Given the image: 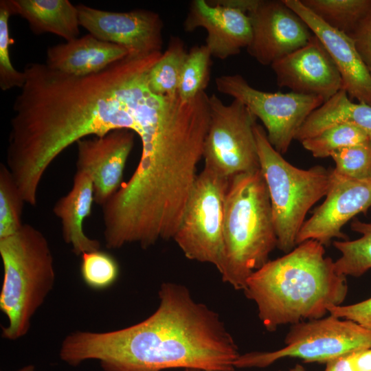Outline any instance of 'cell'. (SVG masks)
Segmentation results:
<instances>
[{
  "instance_id": "33",
  "label": "cell",
  "mask_w": 371,
  "mask_h": 371,
  "mask_svg": "<svg viewBox=\"0 0 371 371\" xmlns=\"http://www.w3.org/2000/svg\"><path fill=\"white\" fill-rule=\"evenodd\" d=\"M324 371H355L350 353L328 361Z\"/></svg>"
},
{
  "instance_id": "13",
  "label": "cell",
  "mask_w": 371,
  "mask_h": 371,
  "mask_svg": "<svg viewBox=\"0 0 371 371\" xmlns=\"http://www.w3.org/2000/svg\"><path fill=\"white\" fill-rule=\"evenodd\" d=\"M278 87L322 98L324 102L343 89L341 76L326 49L314 34L304 47L271 65Z\"/></svg>"
},
{
  "instance_id": "6",
  "label": "cell",
  "mask_w": 371,
  "mask_h": 371,
  "mask_svg": "<svg viewBox=\"0 0 371 371\" xmlns=\"http://www.w3.org/2000/svg\"><path fill=\"white\" fill-rule=\"evenodd\" d=\"M285 346L271 352L240 355L235 368H265L285 357L305 362L327 363L351 352L371 347V330L349 319L329 315L293 324Z\"/></svg>"
},
{
  "instance_id": "20",
  "label": "cell",
  "mask_w": 371,
  "mask_h": 371,
  "mask_svg": "<svg viewBox=\"0 0 371 371\" xmlns=\"http://www.w3.org/2000/svg\"><path fill=\"white\" fill-rule=\"evenodd\" d=\"M339 124L357 126L371 136V105L352 102L346 91L341 89L308 116L295 139L301 142Z\"/></svg>"
},
{
  "instance_id": "15",
  "label": "cell",
  "mask_w": 371,
  "mask_h": 371,
  "mask_svg": "<svg viewBox=\"0 0 371 371\" xmlns=\"http://www.w3.org/2000/svg\"><path fill=\"white\" fill-rule=\"evenodd\" d=\"M183 27L186 32L205 29V45L212 56L221 60L239 54L243 48L249 46L252 38L248 15L218 0L191 1Z\"/></svg>"
},
{
  "instance_id": "17",
  "label": "cell",
  "mask_w": 371,
  "mask_h": 371,
  "mask_svg": "<svg viewBox=\"0 0 371 371\" xmlns=\"http://www.w3.org/2000/svg\"><path fill=\"white\" fill-rule=\"evenodd\" d=\"M128 54L126 49L89 33L49 47L45 64L58 71L80 77L98 73Z\"/></svg>"
},
{
  "instance_id": "25",
  "label": "cell",
  "mask_w": 371,
  "mask_h": 371,
  "mask_svg": "<svg viewBox=\"0 0 371 371\" xmlns=\"http://www.w3.org/2000/svg\"><path fill=\"white\" fill-rule=\"evenodd\" d=\"M211 56L205 45H195L188 52L178 89L182 101L190 102L205 91L210 80Z\"/></svg>"
},
{
  "instance_id": "11",
  "label": "cell",
  "mask_w": 371,
  "mask_h": 371,
  "mask_svg": "<svg viewBox=\"0 0 371 371\" xmlns=\"http://www.w3.org/2000/svg\"><path fill=\"white\" fill-rule=\"evenodd\" d=\"M76 7L80 25L97 38L126 49L128 55L161 52L164 24L157 13L142 9L109 12L83 4Z\"/></svg>"
},
{
  "instance_id": "7",
  "label": "cell",
  "mask_w": 371,
  "mask_h": 371,
  "mask_svg": "<svg viewBox=\"0 0 371 371\" xmlns=\"http://www.w3.org/2000/svg\"><path fill=\"white\" fill-rule=\"evenodd\" d=\"M229 179L204 167L190 190L173 240L185 256L219 271L224 256L223 215Z\"/></svg>"
},
{
  "instance_id": "19",
  "label": "cell",
  "mask_w": 371,
  "mask_h": 371,
  "mask_svg": "<svg viewBox=\"0 0 371 371\" xmlns=\"http://www.w3.org/2000/svg\"><path fill=\"white\" fill-rule=\"evenodd\" d=\"M12 14L25 19L36 35L52 33L66 42L78 38L79 18L76 6L68 0H6Z\"/></svg>"
},
{
  "instance_id": "29",
  "label": "cell",
  "mask_w": 371,
  "mask_h": 371,
  "mask_svg": "<svg viewBox=\"0 0 371 371\" xmlns=\"http://www.w3.org/2000/svg\"><path fill=\"white\" fill-rule=\"evenodd\" d=\"M337 173L352 179H371V140L347 147L334 153Z\"/></svg>"
},
{
  "instance_id": "2",
  "label": "cell",
  "mask_w": 371,
  "mask_h": 371,
  "mask_svg": "<svg viewBox=\"0 0 371 371\" xmlns=\"http://www.w3.org/2000/svg\"><path fill=\"white\" fill-rule=\"evenodd\" d=\"M324 254L320 243L306 240L284 256L269 260L247 278L243 291L256 303L267 330L324 317L330 307L344 301L346 277Z\"/></svg>"
},
{
  "instance_id": "5",
  "label": "cell",
  "mask_w": 371,
  "mask_h": 371,
  "mask_svg": "<svg viewBox=\"0 0 371 371\" xmlns=\"http://www.w3.org/2000/svg\"><path fill=\"white\" fill-rule=\"evenodd\" d=\"M254 134L260 170L269 190L277 247L288 253L297 245L307 212L326 196L330 170L322 166L297 168L272 146L264 127L256 123Z\"/></svg>"
},
{
  "instance_id": "1",
  "label": "cell",
  "mask_w": 371,
  "mask_h": 371,
  "mask_svg": "<svg viewBox=\"0 0 371 371\" xmlns=\"http://www.w3.org/2000/svg\"><path fill=\"white\" fill-rule=\"evenodd\" d=\"M159 297L157 309L139 323L108 332L68 335L60 359L71 366L98 360L105 371H234L240 355L216 312L196 302L181 284L163 283Z\"/></svg>"
},
{
  "instance_id": "18",
  "label": "cell",
  "mask_w": 371,
  "mask_h": 371,
  "mask_svg": "<svg viewBox=\"0 0 371 371\" xmlns=\"http://www.w3.org/2000/svg\"><path fill=\"white\" fill-rule=\"evenodd\" d=\"M93 202L91 177L85 172L76 170L71 189L53 207L54 214L60 220L63 240L71 245L77 256L100 249V242L90 238L83 231L82 224L91 215Z\"/></svg>"
},
{
  "instance_id": "23",
  "label": "cell",
  "mask_w": 371,
  "mask_h": 371,
  "mask_svg": "<svg viewBox=\"0 0 371 371\" xmlns=\"http://www.w3.org/2000/svg\"><path fill=\"white\" fill-rule=\"evenodd\" d=\"M351 228L361 236L353 240L333 242L334 247L341 254L335 261V267L339 274L346 277H359L371 269V223L356 219L352 223Z\"/></svg>"
},
{
  "instance_id": "9",
  "label": "cell",
  "mask_w": 371,
  "mask_h": 371,
  "mask_svg": "<svg viewBox=\"0 0 371 371\" xmlns=\"http://www.w3.org/2000/svg\"><path fill=\"white\" fill-rule=\"evenodd\" d=\"M215 84L218 92L241 102L262 122L269 142L281 155L308 116L324 102L314 95L258 90L240 74L222 75Z\"/></svg>"
},
{
  "instance_id": "8",
  "label": "cell",
  "mask_w": 371,
  "mask_h": 371,
  "mask_svg": "<svg viewBox=\"0 0 371 371\" xmlns=\"http://www.w3.org/2000/svg\"><path fill=\"white\" fill-rule=\"evenodd\" d=\"M210 109L204 167L228 179L260 169L254 134L256 116L239 100L225 104L215 94L210 96Z\"/></svg>"
},
{
  "instance_id": "3",
  "label": "cell",
  "mask_w": 371,
  "mask_h": 371,
  "mask_svg": "<svg viewBox=\"0 0 371 371\" xmlns=\"http://www.w3.org/2000/svg\"><path fill=\"white\" fill-rule=\"evenodd\" d=\"M224 282L244 290L247 278L277 247L268 188L260 169L229 179L223 215Z\"/></svg>"
},
{
  "instance_id": "28",
  "label": "cell",
  "mask_w": 371,
  "mask_h": 371,
  "mask_svg": "<svg viewBox=\"0 0 371 371\" xmlns=\"http://www.w3.org/2000/svg\"><path fill=\"white\" fill-rule=\"evenodd\" d=\"M12 15L6 0L0 1V88L8 91L22 88L25 82V74L17 71L10 56V46L14 43L10 38L9 19Z\"/></svg>"
},
{
  "instance_id": "36",
  "label": "cell",
  "mask_w": 371,
  "mask_h": 371,
  "mask_svg": "<svg viewBox=\"0 0 371 371\" xmlns=\"http://www.w3.org/2000/svg\"><path fill=\"white\" fill-rule=\"evenodd\" d=\"M184 371H203V370H199V369H196V368H186L184 369Z\"/></svg>"
},
{
  "instance_id": "4",
  "label": "cell",
  "mask_w": 371,
  "mask_h": 371,
  "mask_svg": "<svg viewBox=\"0 0 371 371\" xmlns=\"http://www.w3.org/2000/svg\"><path fill=\"white\" fill-rule=\"evenodd\" d=\"M0 256L3 268L0 309L8 321L1 335L16 340L27 334L32 316L54 286V257L45 235L27 223L0 238Z\"/></svg>"
},
{
  "instance_id": "21",
  "label": "cell",
  "mask_w": 371,
  "mask_h": 371,
  "mask_svg": "<svg viewBox=\"0 0 371 371\" xmlns=\"http://www.w3.org/2000/svg\"><path fill=\"white\" fill-rule=\"evenodd\" d=\"M330 27L350 36L371 8V0H300Z\"/></svg>"
},
{
  "instance_id": "14",
  "label": "cell",
  "mask_w": 371,
  "mask_h": 371,
  "mask_svg": "<svg viewBox=\"0 0 371 371\" xmlns=\"http://www.w3.org/2000/svg\"><path fill=\"white\" fill-rule=\"evenodd\" d=\"M135 133L116 129L102 137L82 138L77 145L76 168L88 173L94 189V202L102 206L122 186Z\"/></svg>"
},
{
  "instance_id": "16",
  "label": "cell",
  "mask_w": 371,
  "mask_h": 371,
  "mask_svg": "<svg viewBox=\"0 0 371 371\" xmlns=\"http://www.w3.org/2000/svg\"><path fill=\"white\" fill-rule=\"evenodd\" d=\"M308 26L322 43L335 63L350 98L371 105V76L349 35L321 20L300 0H283Z\"/></svg>"
},
{
  "instance_id": "37",
  "label": "cell",
  "mask_w": 371,
  "mask_h": 371,
  "mask_svg": "<svg viewBox=\"0 0 371 371\" xmlns=\"http://www.w3.org/2000/svg\"><path fill=\"white\" fill-rule=\"evenodd\" d=\"M207 371H216V370H207Z\"/></svg>"
},
{
  "instance_id": "26",
  "label": "cell",
  "mask_w": 371,
  "mask_h": 371,
  "mask_svg": "<svg viewBox=\"0 0 371 371\" xmlns=\"http://www.w3.org/2000/svg\"><path fill=\"white\" fill-rule=\"evenodd\" d=\"M25 203L5 164H0V238L17 232L23 226L21 215Z\"/></svg>"
},
{
  "instance_id": "30",
  "label": "cell",
  "mask_w": 371,
  "mask_h": 371,
  "mask_svg": "<svg viewBox=\"0 0 371 371\" xmlns=\"http://www.w3.org/2000/svg\"><path fill=\"white\" fill-rule=\"evenodd\" d=\"M328 313L341 319L352 320L371 330V297L350 305L332 306Z\"/></svg>"
},
{
  "instance_id": "24",
  "label": "cell",
  "mask_w": 371,
  "mask_h": 371,
  "mask_svg": "<svg viewBox=\"0 0 371 371\" xmlns=\"http://www.w3.org/2000/svg\"><path fill=\"white\" fill-rule=\"evenodd\" d=\"M371 136L363 129L350 124L331 126L318 135L301 142L316 158H326L343 148L365 143Z\"/></svg>"
},
{
  "instance_id": "12",
  "label": "cell",
  "mask_w": 371,
  "mask_h": 371,
  "mask_svg": "<svg viewBox=\"0 0 371 371\" xmlns=\"http://www.w3.org/2000/svg\"><path fill=\"white\" fill-rule=\"evenodd\" d=\"M325 196L324 202L304 223L297 236V245L314 240L324 246L335 238L346 240L341 231L344 225L371 207V179H352L333 169Z\"/></svg>"
},
{
  "instance_id": "27",
  "label": "cell",
  "mask_w": 371,
  "mask_h": 371,
  "mask_svg": "<svg viewBox=\"0 0 371 371\" xmlns=\"http://www.w3.org/2000/svg\"><path fill=\"white\" fill-rule=\"evenodd\" d=\"M80 256V275L87 286L93 290H104L116 282L120 267L109 253L98 249L85 252Z\"/></svg>"
},
{
  "instance_id": "35",
  "label": "cell",
  "mask_w": 371,
  "mask_h": 371,
  "mask_svg": "<svg viewBox=\"0 0 371 371\" xmlns=\"http://www.w3.org/2000/svg\"><path fill=\"white\" fill-rule=\"evenodd\" d=\"M18 371H34V367L32 365L26 366Z\"/></svg>"
},
{
  "instance_id": "34",
  "label": "cell",
  "mask_w": 371,
  "mask_h": 371,
  "mask_svg": "<svg viewBox=\"0 0 371 371\" xmlns=\"http://www.w3.org/2000/svg\"><path fill=\"white\" fill-rule=\"evenodd\" d=\"M288 371H306V370H304L303 366H302L300 364H297L293 368H292L291 369H290Z\"/></svg>"
},
{
  "instance_id": "31",
  "label": "cell",
  "mask_w": 371,
  "mask_h": 371,
  "mask_svg": "<svg viewBox=\"0 0 371 371\" xmlns=\"http://www.w3.org/2000/svg\"><path fill=\"white\" fill-rule=\"evenodd\" d=\"M350 36L371 76V8Z\"/></svg>"
},
{
  "instance_id": "22",
  "label": "cell",
  "mask_w": 371,
  "mask_h": 371,
  "mask_svg": "<svg viewBox=\"0 0 371 371\" xmlns=\"http://www.w3.org/2000/svg\"><path fill=\"white\" fill-rule=\"evenodd\" d=\"M188 52L185 43L178 36H171L168 47L152 67L148 85L155 93L175 96L178 89L183 67Z\"/></svg>"
},
{
  "instance_id": "32",
  "label": "cell",
  "mask_w": 371,
  "mask_h": 371,
  "mask_svg": "<svg viewBox=\"0 0 371 371\" xmlns=\"http://www.w3.org/2000/svg\"><path fill=\"white\" fill-rule=\"evenodd\" d=\"M355 371H371V347L350 352Z\"/></svg>"
},
{
  "instance_id": "10",
  "label": "cell",
  "mask_w": 371,
  "mask_h": 371,
  "mask_svg": "<svg viewBox=\"0 0 371 371\" xmlns=\"http://www.w3.org/2000/svg\"><path fill=\"white\" fill-rule=\"evenodd\" d=\"M252 38L248 53L262 65L306 45L313 34L301 17L283 0H245Z\"/></svg>"
}]
</instances>
